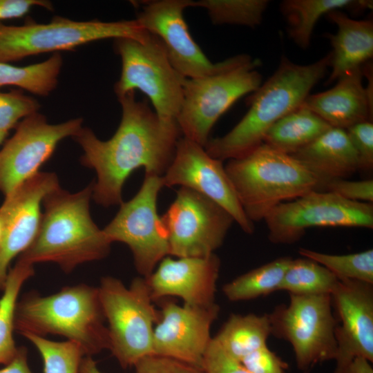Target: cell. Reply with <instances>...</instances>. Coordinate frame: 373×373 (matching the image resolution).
I'll use <instances>...</instances> for the list:
<instances>
[{"mask_svg":"<svg viewBox=\"0 0 373 373\" xmlns=\"http://www.w3.org/2000/svg\"><path fill=\"white\" fill-rule=\"evenodd\" d=\"M105 322L98 287L79 284L48 296L23 294L15 308V332L61 335L77 343L84 356H92L109 350Z\"/></svg>","mask_w":373,"mask_h":373,"instance_id":"cell-4","label":"cell"},{"mask_svg":"<svg viewBox=\"0 0 373 373\" xmlns=\"http://www.w3.org/2000/svg\"><path fill=\"white\" fill-rule=\"evenodd\" d=\"M190 0L142 1L136 20L143 29L157 36L164 44L173 68L185 78L209 75L249 57L239 54L218 63L211 62L191 35L184 10Z\"/></svg>","mask_w":373,"mask_h":373,"instance_id":"cell-14","label":"cell"},{"mask_svg":"<svg viewBox=\"0 0 373 373\" xmlns=\"http://www.w3.org/2000/svg\"><path fill=\"white\" fill-rule=\"evenodd\" d=\"M330 52L306 65L280 59L274 74L247 99L249 106L226 135L209 139L204 146L212 157L224 161L241 157L263 143L269 128L299 107L330 67Z\"/></svg>","mask_w":373,"mask_h":373,"instance_id":"cell-2","label":"cell"},{"mask_svg":"<svg viewBox=\"0 0 373 373\" xmlns=\"http://www.w3.org/2000/svg\"><path fill=\"white\" fill-rule=\"evenodd\" d=\"M240 362L251 373H286L288 364L267 345L242 358Z\"/></svg>","mask_w":373,"mask_h":373,"instance_id":"cell-39","label":"cell"},{"mask_svg":"<svg viewBox=\"0 0 373 373\" xmlns=\"http://www.w3.org/2000/svg\"><path fill=\"white\" fill-rule=\"evenodd\" d=\"M79 373H103L92 356H84L80 363Z\"/></svg>","mask_w":373,"mask_h":373,"instance_id":"cell-43","label":"cell"},{"mask_svg":"<svg viewBox=\"0 0 373 373\" xmlns=\"http://www.w3.org/2000/svg\"><path fill=\"white\" fill-rule=\"evenodd\" d=\"M267 314L271 334L290 343L300 370L334 360L337 322L330 295L289 294L287 305L280 304Z\"/></svg>","mask_w":373,"mask_h":373,"instance_id":"cell-10","label":"cell"},{"mask_svg":"<svg viewBox=\"0 0 373 373\" xmlns=\"http://www.w3.org/2000/svg\"><path fill=\"white\" fill-rule=\"evenodd\" d=\"M362 67L347 71L332 88L309 95L302 105L330 126L347 129L365 121L372 122L373 98L363 84Z\"/></svg>","mask_w":373,"mask_h":373,"instance_id":"cell-21","label":"cell"},{"mask_svg":"<svg viewBox=\"0 0 373 373\" xmlns=\"http://www.w3.org/2000/svg\"><path fill=\"white\" fill-rule=\"evenodd\" d=\"M133 367L135 373H204L195 365L155 354L141 358Z\"/></svg>","mask_w":373,"mask_h":373,"instance_id":"cell-38","label":"cell"},{"mask_svg":"<svg viewBox=\"0 0 373 373\" xmlns=\"http://www.w3.org/2000/svg\"><path fill=\"white\" fill-rule=\"evenodd\" d=\"M22 336L39 352L43 360L44 373H79L84 355L77 343L68 340L54 341L30 333Z\"/></svg>","mask_w":373,"mask_h":373,"instance_id":"cell-33","label":"cell"},{"mask_svg":"<svg viewBox=\"0 0 373 373\" xmlns=\"http://www.w3.org/2000/svg\"><path fill=\"white\" fill-rule=\"evenodd\" d=\"M372 5V1L361 0H285L280 3V9L287 21L289 37L298 47L306 49L322 16L343 8H370Z\"/></svg>","mask_w":373,"mask_h":373,"instance_id":"cell-24","label":"cell"},{"mask_svg":"<svg viewBox=\"0 0 373 373\" xmlns=\"http://www.w3.org/2000/svg\"><path fill=\"white\" fill-rule=\"evenodd\" d=\"M63 59L59 53L26 66L0 62V87L13 86L35 95L46 97L57 87Z\"/></svg>","mask_w":373,"mask_h":373,"instance_id":"cell-28","label":"cell"},{"mask_svg":"<svg viewBox=\"0 0 373 373\" xmlns=\"http://www.w3.org/2000/svg\"><path fill=\"white\" fill-rule=\"evenodd\" d=\"M331 127L301 104L269 128L263 143L282 153L293 155Z\"/></svg>","mask_w":373,"mask_h":373,"instance_id":"cell-25","label":"cell"},{"mask_svg":"<svg viewBox=\"0 0 373 373\" xmlns=\"http://www.w3.org/2000/svg\"><path fill=\"white\" fill-rule=\"evenodd\" d=\"M202 369L204 373H251L227 354L213 337L204 355Z\"/></svg>","mask_w":373,"mask_h":373,"instance_id":"cell-36","label":"cell"},{"mask_svg":"<svg viewBox=\"0 0 373 373\" xmlns=\"http://www.w3.org/2000/svg\"><path fill=\"white\" fill-rule=\"evenodd\" d=\"M274 244H292L312 227L373 228L372 203L314 190L274 208L264 219Z\"/></svg>","mask_w":373,"mask_h":373,"instance_id":"cell-11","label":"cell"},{"mask_svg":"<svg viewBox=\"0 0 373 373\" xmlns=\"http://www.w3.org/2000/svg\"><path fill=\"white\" fill-rule=\"evenodd\" d=\"M291 260L280 257L242 274L223 286V294L231 301H242L278 291Z\"/></svg>","mask_w":373,"mask_h":373,"instance_id":"cell-29","label":"cell"},{"mask_svg":"<svg viewBox=\"0 0 373 373\" xmlns=\"http://www.w3.org/2000/svg\"><path fill=\"white\" fill-rule=\"evenodd\" d=\"M147 32L137 20L75 21L57 16L49 23L23 25L0 22V62L9 63L46 52L72 50L106 39L122 37L143 41Z\"/></svg>","mask_w":373,"mask_h":373,"instance_id":"cell-7","label":"cell"},{"mask_svg":"<svg viewBox=\"0 0 373 373\" xmlns=\"http://www.w3.org/2000/svg\"><path fill=\"white\" fill-rule=\"evenodd\" d=\"M356 153L359 170L373 167V124L370 121L356 124L345 130Z\"/></svg>","mask_w":373,"mask_h":373,"instance_id":"cell-35","label":"cell"},{"mask_svg":"<svg viewBox=\"0 0 373 373\" xmlns=\"http://www.w3.org/2000/svg\"><path fill=\"white\" fill-rule=\"evenodd\" d=\"M113 48L122 61L121 75L114 85L116 96L140 90L149 98L161 119L176 121L185 77L171 64L161 40L148 32L144 41L115 39Z\"/></svg>","mask_w":373,"mask_h":373,"instance_id":"cell-8","label":"cell"},{"mask_svg":"<svg viewBox=\"0 0 373 373\" xmlns=\"http://www.w3.org/2000/svg\"><path fill=\"white\" fill-rule=\"evenodd\" d=\"M321 191L334 193L351 201L367 203L373 202L372 180L351 181L335 179L325 182Z\"/></svg>","mask_w":373,"mask_h":373,"instance_id":"cell-37","label":"cell"},{"mask_svg":"<svg viewBox=\"0 0 373 373\" xmlns=\"http://www.w3.org/2000/svg\"><path fill=\"white\" fill-rule=\"evenodd\" d=\"M135 91L117 97L122 107L119 125L111 138L99 140L84 127L73 137L84 154L81 164L97 174L93 198L104 207L122 202V187L131 173L143 166L145 174L162 176L182 136L176 121L161 119Z\"/></svg>","mask_w":373,"mask_h":373,"instance_id":"cell-1","label":"cell"},{"mask_svg":"<svg viewBox=\"0 0 373 373\" xmlns=\"http://www.w3.org/2000/svg\"><path fill=\"white\" fill-rule=\"evenodd\" d=\"M298 253L334 274L338 280H354L373 284V249L345 255L328 254L305 248Z\"/></svg>","mask_w":373,"mask_h":373,"instance_id":"cell-32","label":"cell"},{"mask_svg":"<svg viewBox=\"0 0 373 373\" xmlns=\"http://www.w3.org/2000/svg\"><path fill=\"white\" fill-rule=\"evenodd\" d=\"M338 281L329 270L311 259L292 258L280 290L298 296L330 295Z\"/></svg>","mask_w":373,"mask_h":373,"instance_id":"cell-30","label":"cell"},{"mask_svg":"<svg viewBox=\"0 0 373 373\" xmlns=\"http://www.w3.org/2000/svg\"><path fill=\"white\" fill-rule=\"evenodd\" d=\"M320 180L321 187L332 180L345 179L359 170L355 149L345 130L331 127L291 155Z\"/></svg>","mask_w":373,"mask_h":373,"instance_id":"cell-22","label":"cell"},{"mask_svg":"<svg viewBox=\"0 0 373 373\" xmlns=\"http://www.w3.org/2000/svg\"><path fill=\"white\" fill-rule=\"evenodd\" d=\"M337 324L334 373H341L356 356L373 361V284L339 280L330 294Z\"/></svg>","mask_w":373,"mask_h":373,"instance_id":"cell-18","label":"cell"},{"mask_svg":"<svg viewBox=\"0 0 373 373\" xmlns=\"http://www.w3.org/2000/svg\"><path fill=\"white\" fill-rule=\"evenodd\" d=\"M0 373H32L28 363V351L26 347H18L12 360L0 369Z\"/></svg>","mask_w":373,"mask_h":373,"instance_id":"cell-41","label":"cell"},{"mask_svg":"<svg viewBox=\"0 0 373 373\" xmlns=\"http://www.w3.org/2000/svg\"><path fill=\"white\" fill-rule=\"evenodd\" d=\"M341 373H373L370 361L363 356L354 358Z\"/></svg>","mask_w":373,"mask_h":373,"instance_id":"cell-42","label":"cell"},{"mask_svg":"<svg viewBox=\"0 0 373 373\" xmlns=\"http://www.w3.org/2000/svg\"><path fill=\"white\" fill-rule=\"evenodd\" d=\"M261 64L251 57L218 73L185 78L183 100L176 117L183 137L205 146L220 116L238 99L262 84L256 70Z\"/></svg>","mask_w":373,"mask_h":373,"instance_id":"cell-9","label":"cell"},{"mask_svg":"<svg viewBox=\"0 0 373 373\" xmlns=\"http://www.w3.org/2000/svg\"><path fill=\"white\" fill-rule=\"evenodd\" d=\"M247 218L259 222L278 204L320 190L319 179L298 160L262 143L224 166Z\"/></svg>","mask_w":373,"mask_h":373,"instance_id":"cell-5","label":"cell"},{"mask_svg":"<svg viewBox=\"0 0 373 373\" xmlns=\"http://www.w3.org/2000/svg\"><path fill=\"white\" fill-rule=\"evenodd\" d=\"M1 225L0 222V239H1Z\"/></svg>","mask_w":373,"mask_h":373,"instance_id":"cell-45","label":"cell"},{"mask_svg":"<svg viewBox=\"0 0 373 373\" xmlns=\"http://www.w3.org/2000/svg\"><path fill=\"white\" fill-rule=\"evenodd\" d=\"M169 247L177 258L205 257L223 243L234 222L222 207L206 196L180 187L161 216Z\"/></svg>","mask_w":373,"mask_h":373,"instance_id":"cell-13","label":"cell"},{"mask_svg":"<svg viewBox=\"0 0 373 373\" xmlns=\"http://www.w3.org/2000/svg\"><path fill=\"white\" fill-rule=\"evenodd\" d=\"M220 307L163 302L160 318L154 327L153 354L166 356L202 368L205 352L212 338L211 327Z\"/></svg>","mask_w":373,"mask_h":373,"instance_id":"cell-19","label":"cell"},{"mask_svg":"<svg viewBox=\"0 0 373 373\" xmlns=\"http://www.w3.org/2000/svg\"><path fill=\"white\" fill-rule=\"evenodd\" d=\"M35 7L53 10L52 3L45 0H0V22L6 19L21 17Z\"/></svg>","mask_w":373,"mask_h":373,"instance_id":"cell-40","label":"cell"},{"mask_svg":"<svg viewBox=\"0 0 373 373\" xmlns=\"http://www.w3.org/2000/svg\"><path fill=\"white\" fill-rule=\"evenodd\" d=\"M93 184L75 193L60 186L48 193L37 236L18 258L33 265L54 262L70 273L81 264L106 258L112 243L90 213Z\"/></svg>","mask_w":373,"mask_h":373,"instance_id":"cell-3","label":"cell"},{"mask_svg":"<svg viewBox=\"0 0 373 373\" xmlns=\"http://www.w3.org/2000/svg\"><path fill=\"white\" fill-rule=\"evenodd\" d=\"M39 107L36 99L20 90L0 92V131L15 128L23 119L38 112Z\"/></svg>","mask_w":373,"mask_h":373,"instance_id":"cell-34","label":"cell"},{"mask_svg":"<svg viewBox=\"0 0 373 373\" xmlns=\"http://www.w3.org/2000/svg\"><path fill=\"white\" fill-rule=\"evenodd\" d=\"M8 134V132L0 131V144L4 141Z\"/></svg>","mask_w":373,"mask_h":373,"instance_id":"cell-44","label":"cell"},{"mask_svg":"<svg viewBox=\"0 0 373 373\" xmlns=\"http://www.w3.org/2000/svg\"><path fill=\"white\" fill-rule=\"evenodd\" d=\"M59 186L55 173L39 172L5 196L0 207V290L11 261L26 250L37 236L44 198Z\"/></svg>","mask_w":373,"mask_h":373,"instance_id":"cell-17","label":"cell"},{"mask_svg":"<svg viewBox=\"0 0 373 373\" xmlns=\"http://www.w3.org/2000/svg\"><path fill=\"white\" fill-rule=\"evenodd\" d=\"M109 333V350L124 367H133L153 354L154 325L160 318L146 280L137 277L129 287L112 276H104L98 287Z\"/></svg>","mask_w":373,"mask_h":373,"instance_id":"cell-6","label":"cell"},{"mask_svg":"<svg viewBox=\"0 0 373 373\" xmlns=\"http://www.w3.org/2000/svg\"><path fill=\"white\" fill-rule=\"evenodd\" d=\"M269 1L267 0H190L189 7L204 8L214 25L259 26Z\"/></svg>","mask_w":373,"mask_h":373,"instance_id":"cell-31","label":"cell"},{"mask_svg":"<svg viewBox=\"0 0 373 373\" xmlns=\"http://www.w3.org/2000/svg\"><path fill=\"white\" fill-rule=\"evenodd\" d=\"M34 274L33 265L19 258L9 269L0 298V364H8L17 353L13 337L15 308L22 285Z\"/></svg>","mask_w":373,"mask_h":373,"instance_id":"cell-27","label":"cell"},{"mask_svg":"<svg viewBox=\"0 0 373 373\" xmlns=\"http://www.w3.org/2000/svg\"><path fill=\"white\" fill-rule=\"evenodd\" d=\"M162 180L164 186L180 185L211 199L225 209L244 232L254 233V222L246 216L222 161L209 155L202 146L180 137Z\"/></svg>","mask_w":373,"mask_h":373,"instance_id":"cell-16","label":"cell"},{"mask_svg":"<svg viewBox=\"0 0 373 373\" xmlns=\"http://www.w3.org/2000/svg\"><path fill=\"white\" fill-rule=\"evenodd\" d=\"M327 15L336 26L337 32L327 36L332 46V72L327 84L347 71L362 66L373 56L372 20L354 19L340 10L332 11Z\"/></svg>","mask_w":373,"mask_h":373,"instance_id":"cell-23","label":"cell"},{"mask_svg":"<svg viewBox=\"0 0 373 373\" xmlns=\"http://www.w3.org/2000/svg\"><path fill=\"white\" fill-rule=\"evenodd\" d=\"M270 335L267 314H232L213 338L227 354L240 361L247 354L267 345Z\"/></svg>","mask_w":373,"mask_h":373,"instance_id":"cell-26","label":"cell"},{"mask_svg":"<svg viewBox=\"0 0 373 373\" xmlns=\"http://www.w3.org/2000/svg\"><path fill=\"white\" fill-rule=\"evenodd\" d=\"M80 117L52 124L37 112L23 119L0 150V191L8 195L38 173L58 144L82 128Z\"/></svg>","mask_w":373,"mask_h":373,"instance_id":"cell-15","label":"cell"},{"mask_svg":"<svg viewBox=\"0 0 373 373\" xmlns=\"http://www.w3.org/2000/svg\"><path fill=\"white\" fill-rule=\"evenodd\" d=\"M220 260L205 257L164 258L156 270L145 278L153 301L177 296L184 305L207 307L216 303Z\"/></svg>","mask_w":373,"mask_h":373,"instance_id":"cell-20","label":"cell"},{"mask_svg":"<svg viewBox=\"0 0 373 373\" xmlns=\"http://www.w3.org/2000/svg\"><path fill=\"white\" fill-rule=\"evenodd\" d=\"M163 186L162 176L145 174L138 192L119 204L114 218L103 229L111 243L120 242L129 247L143 278H148L169 254L166 233L157 212V195Z\"/></svg>","mask_w":373,"mask_h":373,"instance_id":"cell-12","label":"cell"}]
</instances>
